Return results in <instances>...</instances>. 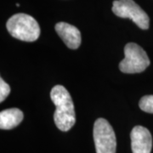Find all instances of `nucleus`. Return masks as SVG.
I'll return each instance as SVG.
<instances>
[{"instance_id":"obj_8","label":"nucleus","mask_w":153,"mask_h":153,"mask_svg":"<svg viewBox=\"0 0 153 153\" xmlns=\"http://www.w3.org/2000/svg\"><path fill=\"white\" fill-rule=\"evenodd\" d=\"M23 112L18 108H10L0 112V128L12 129L23 120Z\"/></svg>"},{"instance_id":"obj_3","label":"nucleus","mask_w":153,"mask_h":153,"mask_svg":"<svg viewBox=\"0 0 153 153\" xmlns=\"http://www.w3.org/2000/svg\"><path fill=\"white\" fill-rule=\"evenodd\" d=\"M125 58L119 64V69L123 73H140L150 65V60L144 49L134 43H128L124 47Z\"/></svg>"},{"instance_id":"obj_6","label":"nucleus","mask_w":153,"mask_h":153,"mask_svg":"<svg viewBox=\"0 0 153 153\" xmlns=\"http://www.w3.org/2000/svg\"><path fill=\"white\" fill-rule=\"evenodd\" d=\"M131 148L133 153H151L152 137L146 128L135 126L131 131Z\"/></svg>"},{"instance_id":"obj_5","label":"nucleus","mask_w":153,"mask_h":153,"mask_svg":"<svg viewBox=\"0 0 153 153\" xmlns=\"http://www.w3.org/2000/svg\"><path fill=\"white\" fill-rule=\"evenodd\" d=\"M112 11L117 16L132 20L143 30L149 28L150 19L147 14L133 0H115Z\"/></svg>"},{"instance_id":"obj_9","label":"nucleus","mask_w":153,"mask_h":153,"mask_svg":"<svg viewBox=\"0 0 153 153\" xmlns=\"http://www.w3.org/2000/svg\"><path fill=\"white\" fill-rule=\"evenodd\" d=\"M139 105L142 111L153 114V95L143 96L139 102Z\"/></svg>"},{"instance_id":"obj_1","label":"nucleus","mask_w":153,"mask_h":153,"mask_svg":"<svg viewBox=\"0 0 153 153\" xmlns=\"http://www.w3.org/2000/svg\"><path fill=\"white\" fill-rule=\"evenodd\" d=\"M50 98L56 107L54 114L56 127L61 131L70 130L76 123V114L69 92L65 87L56 85L50 92Z\"/></svg>"},{"instance_id":"obj_10","label":"nucleus","mask_w":153,"mask_h":153,"mask_svg":"<svg viewBox=\"0 0 153 153\" xmlns=\"http://www.w3.org/2000/svg\"><path fill=\"white\" fill-rule=\"evenodd\" d=\"M10 93V87L8 83H6L3 78H0V102H3L9 94Z\"/></svg>"},{"instance_id":"obj_7","label":"nucleus","mask_w":153,"mask_h":153,"mask_svg":"<svg viewBox=\"0 0 153 153\" xmlns=\"http://www.w3.org/2000/svg\"><path fill=\"white\" fill-rule=\"evenodd\" d=\"M55 31L69 49H76L80 46L81 33L76 27L66 22H59L55 25Z\"/></svg>"},{"instance_id":"obj_2","label":"nucleus","mask_w":153,"mask_h":153,"mask_svg":"<svg viewBox=\"0 0 153 153\" xmlns=\"http://www.w3.org/2000/svg\"><path fill=\"white\" fill-rule=\"evenodd\" d=\"M8 32L12 37L25 42H34L40 35V27L37 21L27 14H16L6 23Z\"/></svg>"},{"instance_id":"obj_4","label":"nucleus","mask_w":153,"mask_h":153,"mask_svg":"<svg viewBox=\"0 0 153 153\" xmlns=\"http://www.w3.org/2000/svg\"><path fill=\"white\" fill-rule=\"evenodd\" d=\"M94 141L96 153H116L117 140L108 121L99 118L94 124Z\"/></svg>"}]
</instances>
